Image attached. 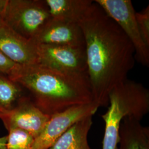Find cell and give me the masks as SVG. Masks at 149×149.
<instances>
[{
  "instance_id": "1",
  "label": "cell",
  "mask_w": 149,
  "mask_h": 149,
  "mask_svg": "<svg viewBox=\"0 0 149 149\" xmlns=\"http://www.w3.org/2000/svg\"><path fill=\"white\" fill-rule=\"evenodd\" d=\"M85 43L87 74L93 102L108 107L111 91L127 79L135 65V50L114 21L93 2L79 23Z\"/></svg>"
},
{
  "instance_id": "2",
  "label": "cell",
  "mask_w": 149,
  "mask_h": 149,
  "mask_svg": "<svg viewBox=\"0 0 149 149\" xmlns=\"http://www.w3.org/2000/svg\"><path fill=\"white\" fill-rule=\"evenodd\" d=\"M8 77L27 90L36 106L49 116L93 101L87 73L61 71L35 64L18 65Z\"/></svg>"
},
{
  "instance_id": "3",
  "label": "cell",
  "mask_w": 149,
  "mask_h": 149,
  "mask_svg": "<svg viewBox=\"0 0 149 149\" xmlns=\"http://www.w3.org/2000/svg\"><path fill=\"white\" fill-rule=\"evenodd\" d=\"M108 100V109L102 115L105 123L102 149H117L123 119L130 117L141 121L149 113V90L127 79L111 91Z\"/></svg>"
},
{
  "instance_id": "4",
  "label": "cell",
  "mask_w": 149,
  "mask_h": 149,
  "mask_svg": "<svg viewBox=\"0 0 149 149\" xmlns=\"http://www.w3.org/2000/svg\"><path fill=\"white\" fill-rule=\"evenodd\" d=\"M50 18L45 1L7 0L2 22L31 40Z\"/></svg>"
},
{
  "instance_id": "5",
  "label": "cell",
  "mask_w": 149,
  "mask_h": 149,
  "mask_svg": "<svg viewBox=\"0 0 149 149\" xmlns=\"http://www.w3.org/2000/svg\"><path fill=\"white\" fill-rule=\"evenodd\" d=\"M117 23L133 45L135 58L146 67L149 66V48L144 43L139 31L135 13L130 0L95 1Z\"/></svg>"
},
{
  "instance_id": "6",
  "label": "cell",
  "mask_w": 149,
  "mask_h": 149,
  "mask_svg": "<svg viewBox=\"0 0 149 149\" xmlns=\"http://www.w3.org/2000/svg\"><path fill=\"white\" fill-rule=\"evenodd\" d=\"M100 106L95 102L71 107L51 116L42 132L34 139L33 149H48L74 123L93 116Z\"/></svg>"
},
{
  "instance_id": "7",
  "label": "cell",
  "mask_w": 149,
  "mask_h": 149,
  "mask_svg": "<svg viewBox=\"0 0 149 149\" xmlns=\"http://www.w3.org/2000/svg\"><path fill=\"white\" fill-rule=\"evenodd\" d=\"M50 117L36 106L29 96L23 95L12 109L2 113L0 119L7 130H23L35 139L42 132Z\"/></svg>"
},
{
  "instance_id": "8",
  "label": "cell",
  "mask_w": 149,
  "mask_h": 149,
  "mask_svg": "<svg viewBox=\"0 0 149 149\" xmlns=\"http://www.w3.org/2000/svg\"><path fill=\"white\" fill-rule=\"evenodd\" d=\"M37 64L72 72L87 73L85 48L36 45Z\"/></svg>"
},
{
  "instance_id": "9",
  "label": "cell",
  "mask_w": 149,
  "mask_h": 149,
  "mask_svg": "<svg viewBox=\"0 0 149 149\" xmlns=\"http://www.w3.org/2000/svg\"><path fill=\"white\" fill-rule=\"evenodd\" d=\"M36 45H54L85 48L84 34L79 23L50 18L34 37Z\"/></svg>"
},
{
  "instance_id": "10",
  "label": "cell",
  "mask_w": 149,
  "mask_h": 149,
  "mask_svg": "<svg viewBox=\"0 0 149 149\" xmlns=\"http://www.w3.org/2000/svg\"><path fill=\"white\" fill-rule=\"evenodd\" d=\"M0 52L19 65L37 64V45L3 22L0 23Z\"/></svg>"
},
{
  "instance_id": "11",
  "label": "cell",
  "mask_w": 149,
  "mask_h": 149,
  "mask_svg": "<svg viewBox=\"0 0 149 149\" xmlns=\"http://www.w3.org/2000/svg\"><path fill=\"white\" fill-rule=\"evenodd\" d=\"M117 149H149V128L133 117L123 119L119 130Z\"/></svg>"
},
{
  "instance_id": "12",
  "label": "cell",
  "mask_w": 149,
  "mask_h": 149,
  "mask_svg": "<svg viewBox=\"0 0 149 149\" xmlns=\"http://www.w3.org/2000/svg\"><path fill=\"white\" fill-rule=\"evenodd\" d=\"M52 18L79 23L93 1L44 0Z\"/></svg>"
},
{
  "instance_id": "13",
  "label": "cell",
  "mask_w": 149,
  "mask_h": 149,
  "mask_svg": "<svg viewBox=\"0 0 149 149\" xmlns=\"http://www.w3.org/2000/svg\"><path fill=\"white\" fill-rule=\"evenodd\" d=\"M93 116L74 123L48 149H91L87 136L92 125Z\"/></svg>"
},
{
  "instance_id": "14",
  "label": "cell",
  "mask_w": 149,
  "mask_h": 149,
  "mask_svg": "<svg viewBox=\"0 0 149 149\" xmlns=\"http://www.w3.org/2000/svg\"><path fill=\"white\" fill-rule=\"evenodd\" d=\"M23 89L7 76L0 74V109L4 112L12 109L23 96Z\"/></svg>"
},
{
  "instance_id": "15",
  "label": "cell",
  "mask_w": 149,
  "mask_h": 149,
  "mask_svg": "<svg viewBox=\"0 0 149 149\" xmlns=\"http://www.w3.org/2000/svg\"><path fill=\"white\" fill-rule=\"evenodd\" d=\"M6 149H33L34 138L26 132L12 129L8 130Z\"/></svg>"
},
{
  "instance_id": "16",
  "label": "cell",
  "mask_w": 149,
  "mask_h": 149,
  "mask_svg": "<svg viewBox=\"0 0 149 149\" xmlns=\"http://www.w3.org/2000/svg\"><path fill=\"white\" fill-rule=\"evenodd\" d=\"M139 31L144 43L149 48V6L135 13Z\"/></svg>"
},
{
  "instance_id": "17",
  "label": "cell",
  "mask_w": 149,
  "mask_h": 149,
  "mask_svg": "<svg viewBox=\"0 0 149 149\" xmlns=\"http://www.w3.org/2000/svg\"><path fill=\"white\" fill-rule=\"evenodd\" d=\"M18 65L0 52V74L9 76Z\"/></svg>"
},
{
  "instance_id": "18",
  "label": "cell",
  "mask_w": 149,
  "mask_h": 149,
  "mask_svg": "<svg viewBox=\"0 0 149 149\" xmlns=\"http://www.w3.org/2000/svg\"><path fill=\"white\" fill-rule=\"evenodd\" d=\"M7 0H0V23L2 22L3 13L5 9Z\"/></svg>"
},
{
  "instance_id": "19",
  "label": "cell",
  "mask_w": 149,
  "mask_h": 149,
  "mask_svg": "<svg viewBox=\"0 0 149 149\" xmlns=\"http://www.w3.org/2000/svg\"><path fill=\"white\" fill-rule=\"evenodd\" d=\"M7 141V136L0 138V149H6Z\"/></svg>"
},
{
  "instance_id": "20",
  "label": "cell",
  "mask_w": 149,
  "mask_h": 149,
  "mask_svg": "<svg viewBox=\"0 0 149 149\" xmlns=\"http://www.w3.org/2000/svg\"><path fill=\"white\" fill-rule=\"evenodd\" d=\"M3 113V112H2V111L0 109V117L1 116V115L2 114V113Z\"/></svg>"
}]
</instances>
